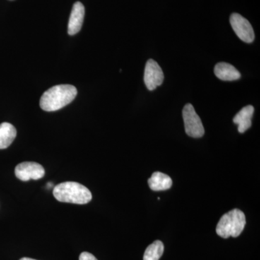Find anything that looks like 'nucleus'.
I'll use <instances>...</instances> for the list:
<instances>
[{
  "instance_id": "7",
  "label": "nucleus",
  "mask_w": 260,
  "mask_h": 260,
  "mask_svg": "<svg viewBox=\"0 0 260 260\" xmlns=\"http://www.w3.org/2000/svg\"><path fill=\"white\" fill-rule=\"evenodd\" d=\"M164 80L161 68L153 59H150L146 62L145 68L144 82L149 90H154L160 86Z\"/></svg>"
},
{
  "instance_id": "15",
  "label": "nucleus",
  "mask_w": 260,
  "mask_h": 260,
  "mask_svg": "<svg viewBox=\"0 0 260 260\" xmlns=\"http://www.w3.org/2000/svg\"><path fill=\"white\" fill-rule=\"evenodd\" d=\"M20 260H37V259H31V258H28V257H23V258H22V259H20Z\"/></svg>"
},
{
  "instance_id": "5",
  "label": "nucleus",
  "mask_w": 260,
  "mask_h": 260,
  "mask_svg": "<svg viewBox=\"0 0 260 260\" xmlns=\"http://www.w3.org/2000/svg\"><path fill=\"white\" fill-rule=\"evenodd\" d=\"M230 23L240 40L247 44L254 42V30L247 19L238 13H233L230 17Z\"/></svg>"
},
{
  "instance_id": "2",
  "label": "nucleus",
  "mask_w": 260,
  "mask_h": 260,
  "mask_svg": "<svg viewBox=\"0 0 260 260\" xmlns=\"http://www.w3.org/2000/svg\"><path fill=\"white\" fill-rule=\"evenodd\" d=\"M53 194L58 201L73 204H87L92 200L88 188L74 181H66L55 186Z\"/></svg>"
},
{
  "instance_id": "1",
  "label": "nucleus",
  "mask_w": 260,
  "mask_h": 260,
  "mask_svg": "<svg viewBox=\"0 0 260 260\" xmlns=\"http://www.w3.org/2000/svg\"><path fill=\"white\" fill-rule=\"evenodd\" d=\"M77 94L78 90L73 85H55L43 94L40 107L46 112H55L73 102Z\"/></svg>"
},
{
  "instance_id": "3",
  "label": "nucleus",
  "mask_w": 260,
  "mask_h": 260,
  "mask_svg": "<svg viewBox=\"0 0 260 260\" xmlns=\"http://www.w3.org/2000/svg\"><path fill=\"white\" fill-rule=\"evenodd\" d=\"M246 223V217L242 210L234 209L224 214L216 226V233L220 237L228 239L240 236Z\"/></svg>"
},
{
  "instance_id": "12",
  "label": "nucleus",
  "mask_w": 260,
  "mask_h": 260,
  "mask_svg": "<svg viewBox=\"0 0 260 260\" xmlns=\"http://www.w3.org/2000/svg\"><path fill=\"white\" fill-rule=\"evenodd\" d=\"M17 130L13 124L3 122L0 124V150L8 148L16 138Z\"/></svg>"
},
{
  "instance_id": "8",
  "label": "nucleus",
  "mask_w": 260,
  "mask_h": 260,
  "mask_svg": "<svg viewBox=\"0 0 260 260\" xmlns=\"http://www.w3.org/2000/svg\"><path fill=\"white\" fill-rule=\"evenodd\" d=\"M85 16V7L80 2H77L73 5L68 23V34L75 35L81 30Z\"/></svg>"
},
{
  "instance_id": "4",
  "label": "nucleus",
  "mask_w": 260,
  "mask_h": 260,
  "mask_svg": "<svg viewBox=\"0 0 260 260\" xmlns=\"http://www.w3.org/2000/svg\"><path fill=\"white\" fill-rule=\"evenodd\" d=\"M184 129L188 136L194 138H202L205 134L204 126L200 116L195 112L191 104H186L182 111Z\"/></svg>"
},
{
  "instance_id": "14",
  "label": "nucleus",
  "mask_w": 260,
  "mask_h": 260,
  "mask_svg": "<svg viewBox=\"0 0 260 260\" xmlns=\"http://www.w3.org/2000/svg\"><path fill=\"white\" fill-rule=\"evenodd\" d=\"M79 260H98L96 258H95V256H93V254H90V253L85 252L81 253L80 255Z\"/></svg>"
},
{
  "instance_id": "11",
  "label": "nucleus",
  "mask_w": 260,
  "mask_h": 260,
  "mask_svg": "<svg viewBox=\"0 0 260 260\" xmlns=\"http://www.w3.org/2000/svg\"><path fill=\"white\" fill-rule=\"evenodd\" d=\"M149 186L153 191H164L172 186V179L161 172H154L148 181Z\"/></svg>"
},
{
  "instance_id": "9",
  "label": "nucleus",
  "mask_w": 260,
  "mask_h": 260,
  "mask_svg": "<svg viewBox=\"0 0 260 260\" xmlns=\"http://www.w3.org/2000/svg\"><path fill=\"white\" fill-rule=\"evenodd\" d=\"M214 73L223 81H234L241 78V73L233 65L226 62H219L214 68Z\"/></svg>"
},
{
  "instance_id": "10",
  "label": "nucleus",
  "mask_w": 260,
  "mask_h": 260,
  "mask_svg": "<svg viewBox=\"0 0 260 260\" xmlns=\"http://www.w3.org/2000/svg\"><path fill=\"white\" fill-rule=\"evenodd\" d=\"M254 109L251 105L243 108L237 115L234 116V123L238 124V131L245 133L251 126V118L254 114Z\"/></svg>"
},
{
  "instance_id": "13",
  "label": "nucleus",
  "mask_w": 260,
  "mask_h": 260,
  "mask_svg": "<svg viewBox=\"0 0 260 260\" xmlns=\"http://www.w3.org/2000/svg\"><path fill=\"white\" fill-rule=\"evenodd\" d=\"M164 245L160 241H155L147 247L143 260H159L164 254Z\"/></svg>"
},
{
  "instance_id": "6",
  "label": "nucleus",
  "mask_w": 260,
  "mask_h": 260,
  "mask_svg": "<svg viewBox=\"0 0 260 260\" xmlns=\"http://www.w3.org/2000/svg\"><path fill=\"white\" fill-rule=\"evenodd\" d=\"M15 174L16 177L21 181L39 180L45 175V170L38 162H23L15 167Z\"/></svg>"
}]
</instances>
